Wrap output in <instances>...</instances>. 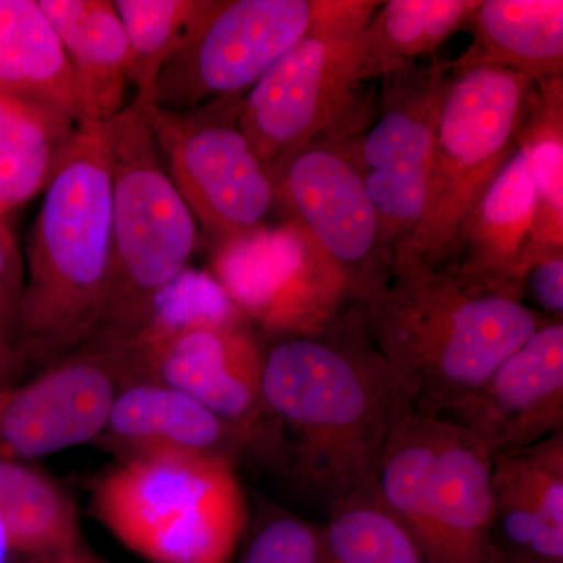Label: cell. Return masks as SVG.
<instances>
[{
    "label": "cell",
    "instance_id": "44dd1931",
    "mask_svg": "<svg viewBox=\"0 0 563 563\" xmlns=\"http://www.w3.org/2000/svg\"><path fill=\"white\" fill-rule=\"evenodd\" d=\"M79 124L49 102L0 90V218L46 190Z\"/></svg>",
    "mask_w": 563,
    "mask_h": 563
},
{
    "label": "cell",
    "instance_id": "9a60e30c",
    "mask_svg": "<svg viewBox=\"0 0 563 563\" xmlns=\"http://www.w3.org/2000/svg\"><path fill=\"white\" fill-rule=\"evenodd\" d=\"M443 420L488 453L520 450L563 432V322H544Z\"/></svg>",
    "mask_w": 563,
    "mask_h": 563
},
{
    "label": "cell",
    "instance_id": "8992f818",
    "mask_svg": "<svg viewBox=\"0 0 563 563\" xmlns=\"http://www.w3.org/2000/svg\"><path fill=\"white\" fill-rule=\"evenodd\" d=\"M448 69L424 213L401 246L431 266L446 262L463 221L517 152L539 91V81L517 70Z\"/></svg>",
    "mask_w": 563,
    "mask_h": 563
},
{
    "label": "cell",
    "instance_id": "836d02e7",
    "mask_svg": "<svg viewBox=\"0 0 563 563\" xmlns=\"http://www.w3.org/2000/svg\"><path fill=\"white\" fill-rule=\"evenodd\" d=\"M11 383H14V377L11 376V374L3 372L2 368H0V388L5 387V385H9Z\"/></svg>",
    "mask_w": 563,
    "mask_h": 563
},
{
    "label": "cell",
    "instance_id": "484cf974",
    "mask_svg": "<svg viewBox=\"0 0 563 563\" xmlns=\"http://www.w3.org/2000/svg\"><path fill=\"white\" fill-rule=\"evenodd\" d=\"M320 563H424L417 543L385 507L376 483L333 503L320 533Z\"/></svg>",
    "mask_w": 563,
    "mask_h": 563
},
{
    "label": "cell",
    "instance_id": "8fae6325",
    "mask_svg": "<svg viewBox=\"0 0 563 563\" xmlns=\"http://www.w3.org/2000/svg\"><path fill=\"white\" fill-rule=\"evenodd\" d=\"M266 169L287 224L347 298L363 301L387 273L390 255L361 174L328 141L307 144Z\"/></svg>",
    "mask_w": 563,
    "mask_h": 563
},
{
    "label": "cell",
    "instance_id": "3957f363",
    "mask_svg": "<svg viewBox=\"0 0 563 563\" xmlns=\"http://www.w3.org/2000/svg\"><path fill=\"white\" fill-rule=\"evenodd\" d=\"M25 243L24 369H43L101 328L111 254V187L101 124L81 121Z\"/></svg>",
    "mask_w": 563,
    "mask_h": 563
},
{
    "label": "cell",
    "instance_id": "603a6c76",
    "mask_svg": "<svg viewBox=\"0 0 563 563\" xmlns=\"http://www.w3.org/2000/svg\"><path fill=\"white\" fill-rule=\"evenodd\" d=\"M0 529L7 550L44 559L76 553L79 518L49 477L22 462L0 459Z\"/></svg>",
    "mask_w": 563,
    "mask_h": 563
},
{
    "label": "cell",
    "instance_id": "ac0fdd59",
    "mask_svg": "<svg viewBox=\"0 0 563 563\" xmlns=\"http://www.w3.org/2000/svg\"><path fill=\"white\" fill-rule=\"evenodd\" d=\"M76 81L81 121L103 124L128 106L131 44L113 0H38Z\"/></svg>",
    "mask_w": 563,
    "mask_h": 563
},
{
    "label": "cell",
    "instance_id": "cb8c5ba5",
    "mask_svg": "<svg viewBox=\"0 0 563 563\" xmlns=\"http://www.w3.org/2000/svg\"><path fill=\"white\" fill-rule=\"evenodd\" d=\"M481 0H388L365 29L362 80L390 76L468 25Z\"/></svg>",
    "mask_w": 563,
    "mask_h": 563
},
{
    "label": "cell",
    "instance_id": "30bf717a",
    "mask_svg": "<svg viewBox=\"0 0 563 563\" xmlns=\"http://www.w3.org/2000/svg\"><path fill=\"white\" fill-rule=\"evenodd\" d=\"M324 0H206L155 81L152 106L244 95L313 27Z\"/></svg>",
    "mask_w": 563,
    "mask_h": 563
},
{
    "label": "cell",
    "instance_id": "7a4b0ae2",
    "mask_svg": "<svg viewBox=\"0 0 563 563\" xmlns=\"http://www.w3.org/2000/svg\"><path fill=\"white\" fill-rule=\"evenodd\" d=\"M332 325L266 352L262 393L273 429L290 437L292 474L335 503L376 483L407 402L376 346L332 333Z\"/></svg>",
    "mask_w": 563,
    "mask_h": 563
},
{
    "label": "cell",
    "instance_id": "83f0119b",
    "mask_svg": "<svg viewBox=\"0 0 563 563\" xmlns=\"http://www.w3.org/2000/svg\"><path fill=\"white\" fill-rule=\"evenodd\" d=\"M501 454L531 496L544 526L563 533V432Z\"/></svg>",
    "mask_w": 563,
    "mask_h": 563
},
{
    "label": "cell",
    "instance_id": "e0dca14e",
    "mask_svg": "<svg viewBox=\"0 0 563 563\" xmlns=\"http://www.w3.org/2000/svg\"><path fill=\"white\" fill-rule=\"evenodd\" d=\"M432 504L439 563H493L492 454L466 429L442 418Z\"/></svg>",
    "mask_w": 563,
    "mask_h": 563
},
{
    "label": "cell",
    "instance_id": "d6a6232c",
    "mask_svg": "<svg viewBox=\"0 0 563 563\" xmlns=\"http://www.w3.org/2000/svg\"><path fill=\"white\" fill-rule=\"evenodd\" d=\"M41 563H101L92 561V559L84 558L79 553H70L65 555H58V558L44 559Z\"/></svg>",
    "mask_w": 563,
    "mask_h": 563
},
{
    "label": "cell",
    "instance_id": "1f68e13d",
    "mask_svg": "<svg viewBox=\"0 0 563 563\" xmlns=\"http://www.w3.org/2000/svg\"><path fill=\"white\" fill-rule=\"evenodd\" d=\"M493 563H562L542 561V559L529 558V555L507 553V551L496 550Z\"/></svg>",
    "mask_w": 563,
    "mask_h": 563
},
{
    "label": "cell",
    "instance_id": "9c48e42d",
    "mask_svg": "<svg viewBox=\"0 0 563 563\" xmlns=\"http://www.w3.org/2000/svg\"><path fill=\"white\" fill-rule=\"evenodd\" d=\"M450 69L407 68L384 77L373 120L346 124L328 141L361 174L388 255L410 242L428 198L433 141Z\"/></svg>",
    "mask_w": 563,
    "mask_h": 563
},
{
    "label": "cell",
    "instance_id": "7402d4cb",
    "mask_svg": "<svg viewBox=\"0 0 563 563\" xmlns=\"http://www.w3.org/2000/svg\"><path fill=\"white\" fill-rule=\"evenodd\" d=\"M0 90L49 102L81 122L73 69L38 0H0Z\"/></svg>",
    "mask_w": 563,
    "mask_h": 563
},
{
    "label": "cell",
    "instance_id": "7c38bea8",
    "mask_svg": "<svg viewBox=\"0 0 563 563\" xmlns=\"http://www.w3.org/2000/svg\"><path fill=\"white\" fill-rule=\"evenodd\" d=\"M125 343L135 383L151 380L191 396L247 446L273 433L262 393L266 351L244 318L150 324Z\"/></svg>",
    "mask_w": 563,
    "mask_h": 563
},
{
    "label": "cell",
    "instance_id": "4fadbf2b",
    "mask_svg": "<svg viewBox=\"0 0 563 563\" xmlns=\"http://www.w3.org/2000/svg\"><path fill=\"white\" fill-rule=\"evenodd\" d=\"M131 374L124 343L90 342L0 388V459L46 457L98 439Z\"/></svg>",
    "mask_w": 563,
    "mask_h": 563
},
{
    "label": "cell",
    "instance_id": "4316f807",
    "mask_svg": "<svg viewBox=\"0 0 563 563\" xmlns=\"http://www.w3.org/2000/svg\"><path fill=\"white\" fill-rule=\"evenodd\" d=\"M206 0H113L131 44L132 101L152 106L155 81Z\"/></svg>",
    "mask_w": 563,
    "mask_h": 563
},
{
    "label": "cell",
    "instance_id": "5b68a950",
    "mask_svg": "<svg viewBox=\"0 0 563 563\" xmlns=\"http://www.w3.org/2000/svg\"><path fill=\"white\" fill-rule=\"evenodd\" d=\"M92 510L151 563H231L247 520L233 459L222 454L128 457L96 485Z\"/></svg>",
    "mask_w": 563,
    "mask_h": 563
},
{
    "label": "cell",
    "instance_id": "4dcf8cb0",
    "mask_svg": "<svg viewBox=\"0 0 563 563\" xmlns=\"http://www.w3.org/2000/svg\"><path fill=\"white\" fill-rule=\"evenodd\" d=\"M521 296L529 295L532 301L562 321L563 314V252L542 255L528 263L520 277Z\"/></svg>",
    "mask_w": 563,
    "mask_h": 563
},
{
    "label": "cell",
    "instance_id": "52a82bcc",
    "mask_svg": "<svg viewBox=\"0 0 563 563\" xmlns=\"http://www.w3.org/2000/svg\"><path fill=\"white\" fill-rule=\"evenodd\" d=\"M379 3L324 0L309 33L243 95L240 128L266 168L352 120L365 29Z\"/></svg>",
    "mask_w": 563,
    "mask_h": 563
},
{
    "label": "cell",
    "instance_id": "ffe728a7",
    "mask_svg": "<svg viewBox=\"0 0 563 563\" xmlns=\"http://www.w3.org/2000/svg\"><path fill=\"white\" fill-rule=\"evenodd\" d=\"M474 44L448 68L495 66L536 81L563 73L562 0H484L474 10Z\"/></svg>",
    "mask_w": 563,
    "mask_h": 563
},
{
    "label": "cell",
    "instance_id": "277c9868",
    "mask_svg": "<svg viewBox=\"0 0 563 563\" xmlns=\"http://www.w3.org/2000/svg\"><path fill=\"white\" fill-rule=\"evenodd\" d=\"M111 187L109 290L92 342L139 335L162 292L187 269L198 222L166 172L141 103L101 124Z\"/></svg>",
    "mask_w": 563,
    "mask_h": 563
},
{
    "label": "cell",
    "instance_id": "ba28073f",
    "mask_svg": "<svg viewBox=\"0 0 563 563\" xmlns=\"http://www.w3.org/2000/svg\"><path fill=\"white\" fill-rule=\"evenodd\" d=\"M242 102L240 95L179 111L143 106L166 172L218 243L261 228L276 203L268 169L240 128Z\"/></svg>",
    "mask_w": 563,
    "mask_h": 563
},
{
    "label": "cell",
    "instance_id": "f1b7e54d",
    "mask_svg": "<svg viewBox=\"0 0 563 563\" xmlns=\"http://www.w3.org/2000/svg\"><path fill=\"white\" fill-rule=\"evenodd\" d=\"M25 265L7 218H0V368L16 379L22 372L21 307Z\"/></svg>",
    "mask_w": 563,
    "mask_h": 563
},
{
    "label": "cell",
    "instance_id": "d6986e66",
    "mask_svg": "<svg viewBox=\"0 0 563 563\" xmlns=\"http://www.w3.org/2000/svg\"><path fill=\"white\" fill-rule=\"evenodd\" d=\"M103 433L129 451V457L185 453L233 459L247 446L235 429L201 402L151 380L125 385L118 393Z\"/></svg>",
    "mask_w": 563,
    "mask_h": 563
},
{
    "label": "cell",
    "instance_id": "6da1fadb",
    "mask_svg": "<svg viewBox=\"0 0 563 563\" xmlns=\"http://www.w3.org/2000/svg\"><path fill=\"white\" fill-rule=\"evenodd\" d=\"M362 302L402 398L442 420L544 324L517 292L474 284L404 247Z\"/></svg>",
    "mask_w": 563,
    "mask_h": 563
},
{
    "label": "cell",
    "instance_id": "e575fe53",
    "mask_svg": "<svg viewBox=\"0 0 563 563\" xmlns=\"http://www.w3.org/2000/svg\"><path fill=\"white\" fill-rule=\"evenodd\" d=\"M7 544L5 539H3L2 529H0V563H3V554H5Z\"/></svg>",
    "mask_w": 563,
    "mask_h": 563
},
{
    "label": "cell",
    "instance_id": "f546056e",
    "mask_svg": "<svg viewBox=\"0 0 563 563\" xmlns=\"http://www.w3.org/2000/svg\"><path fill=\"white\" fill-rule=\"evenodd\" d=\"M242 563H320V533L295 517L263 526Z\"/></svg>",
    "mask_w": 563,
    "mask_h": 563
},
{
    "label": "cell",
    "instance_id": "d4e9b609",
    "mask_svg": "<svg viewBox=\"0 0 563 563\" xmlns=\"http://www.w3.org/2000/svg\"><path fill=\"white\" fill-rule=\"evenodd\" d=\"M562 122V77L539 81L536 103L520 139L528 154L536 192L533 243L528 263L563 252Z\"/></svg>",
    "mask_w": 563,
    "mask_h": 563
},
{
    "label": "cell",
    "instance_id": "2e32d148",
    "mask_svg": "<svg viewBox=\"0 0 563 563\" xmlns=\"http://www.w3.org/2000/svg\"><path fill=\"white\" fill-rule=\"evenodd\" d=\"M533 213L531 166L520 144L463 221L446 262L439 268L483 287L521 296L520 277L532 251Z\"/></svg>",
    "mask_w": 563,
    "mask_h": 563
},
{
    "label": "cell",
    "instance_id": "5bb4252c",
    "mask_svg": "<svg viewBox=\"0 0 563 563\" xmlns=\"http://www.w3.org/2000/svg\"><path fill=\"white\" fill-rule=\"evenodd\" d=\"M220 244L211 277L269 335L285 340L328 331L350 299L291 225H261Z\"/></svg>",
    "mask_w": 563,
    "mask_h": 563
}]
</instances>
